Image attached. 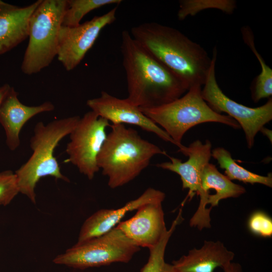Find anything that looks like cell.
<instances>
[{
    "label": "cell",
    "mask_w": 272,
    "mask_h": 272,
    "mask_svg": "<svg viewBox=\"0 0 272 272\" xmlns=\"http://www.w3.org/2000/svg\"><path fill=\"white\" fill-rule=\"evenodd\" d=\"M80 117L73 116L57 119L45 124L37 122L30 140L32 154L28 160L15 172L20 193L26 195L35 204V188L40 179L51 176L69 182L63 175L54 156L55 148L59 142L69 135L78 123Z\"/></svg>",
    "instance_id": "cell-4"
},
{
    "label": "cell",
    "mask_w": 272,
    "mask_h": 272,
    "mask_svg": "<svg viewBox=\"0 0 272 272\" xmlns=\"http://www.w3.org/2000/svg\"><path fill=\"white\" fill-rule=\"evenodd\" d=\"M18 96V92L11 87L0 104V124L5 130L6 145L12 151L19 148L20 132L28 120L39 113L54 109L50 101L37 106L25 105Z\"/></svg>",
    "instance_id": "cell-15"
},
{
    "label": "cell",
    "mask_w": 272,
    "mask_h": 272,
    "mask_svg": "<svg viewBox=\"0 0 272 272\" xmlns=\"http://www.w3.org/2000/svg\"><path fill=\"white\" fill-rule=\"evenodd\" d=\"M217 49L213 48L212 62L201 95L215 112L226 113L240 125L245 134L247 147L251 149L255 137L260 129L272 119V98L259 107L252 108L240 104L225 95L220 88L216 78L215 65Z\"/></svg>",
    "instance_id": "cell-8"
},
{
    "label": "cell",
    "mask_w": 272,
    "mask_h": 272,
    "mask_svg": "<svg viewBox=\"0 0 272 272\" xmlns=\"http://www.w3.org/2000/svg\"><path fill=\"white\" fill-rule=\"evenodd\" d=\"M260 132H261L264 135H265L266 137H267V138L269 139V141H270V142L271 143V141H272V132H271V130L267 128H265L264 126H263V127H262L260 131Z\"/></svg>",
    "instance_id": "cell-28"
},
{
    "label": "cell",
    "mask_w": 272,
    "mask_h": 272,
    "mask_svg": "<svg viewBox=\"0 0 272 272\" xmlns=\"http://www.w3.org/2000/svg\"><path fill=\"white\" fill-rule=\"evenodd\" d=\"M222 269L224 272H244L242 266L240 263L232 261Z\"/></svg>",
    "instance_id": "cell-26"
},
{
    "label": "cell",
    "mask_w": 272,
    "mask_h": 272,
    "mask_svg": "<svg viewBox=\"0 0 272 272\" xmlns=\"http://www.w3.org/2000/svg\"><path fill=\"white\" fill-rule=\"evenodd\" d=\"M41 1L20 7L0 0V55L28 37L30 17Z\"/></svg>",
    "instance_id": "cell-16"
},
{
    "label": "cell",
    "mask_w": 272,
    "mask_h": 272,
    "mask_svg": "<svg viewBox=\"0 0 272 272\" xmlns=\"http://www.w3.org/2000/svg\"><path fill=\"white\" fill-rule=\"evenodd\" d=\"M140 109L169 135L184 155L187 147L181 144L182 138L188 130L196 125L213 122L234 129L240 127L232 117L218 113L210 107L202 97L201 86L199 85L191 87L185 94L170 103Z\"/></svg>",
    "instance_id": "cell-5"
},
{
    "label": "cell",
    "mask_w": 272,
    "mask_h": 272,
    "mask_svg": "<svg viewBox=\"0 0 272 272\" xmlns=\"http://www.w3.org/2000/svg\"><path fill=\"white\" fill-rule=\"evenodd\" d=\"M111 129L97 157V165L108 178L112 189L136 178L157 154L167 156L156 145L143 139L137 130L122 124H112Z\"/></svg>",
    "instance_id": "cell-3"
},
{
    "label": "cell",
    "mask_w": 272,
    "mask_h": 272,
    "mask_svg": "<svg viewBox=\"0 0 272 272\" xmlns=\"http://www.w3.org/2000/svg\"><path fill=\"white\" fill-rule=\"evenodd\" d=\"M179 6L177 17L179 20H183L205 9H218L231 14L236 8V2L234 0H180Z\"/></svg>",
    "instance_id": "cell-23"
},
{
    "label": "cell",
    "mask_w": 272,
    "mask_h": 272,
    "mask_svg": "<svg viewBox=\"0 0 272 272\" xmlns=\"http://www.w3.org/2000/svg\"><path fill=\"white\" fill-rule=\"evenodd\" d=\"M121 0H67L62 26L75 27L81 23L83 17L91 11L103 6L119 4Z\"/></svg>",
    "instance_id": "cell-22"
},
{
    "label": "cell",
    "mask_w": 272,
    "mask_h": 272,
    "mask_svg": "<svg viewBox=\"0 0 272 272\" xmlns=\"http://www.w3.org/2000/svg\"><path fill=\"white\" fill-rule=\"evenodd\" d=\"M11 87L8 84H5L0 87V104Z\"/></svg>",
    "instance_id": "cell-27"
},
{
    "label": "cell",
    "mask_w": 272,
    "mask_h": 272,
    "mask_svg": "<svg viewBox=\"0 0 272 272\" xmlns=\"http://www.w3.org/2000/svg\"><path fill=\"white\" fill-rule=\"evenodd\" d=\"M67 0H41L29 21V41L21 64L27 75L40 72L57 56L58 35Z\"/></svg>",
    "instance_id": "cell-6"
},
{
    "label": "cell",
    "mask_w": 272,
    "mask_h": 272,
    "mask_svg": "<svg viewBox=\"0 0 272 272\" xmlns=\"http://www.w3.org/2000/svg\"><path fill=\"white\" fill-rule=\"evenodd\" d=\"M247 227L253 234L263 237L271 238L272 236V219L265 212L256 211L249 216Z\"/></svg>",
    "instance_id": "cell-24"
},
{
    "label": "cell",
    "mask_w": 272,
    "mask_h": 272,
    "mask_svg": "<svg viewBox=\"0 0 272 272\" xmlns=\"http://www.w3.org/2000/svg\"><path fill=\"white\" fill-rule=\"evenodd\" d=\"M130 34L189 89L203 85L212 62L207 51L179 30L157 22L132 27Z\"/></svg>",
    "instance_id": "cell-1"
},
{
    "label": "cell",
    "mask_w": 272,
    "mask_h": 272,
    "mask_svg": "<svg viewBox=\"0 0 272 272\" xmlns=\"http://www.w3.org/2000/svg\"><path fill=\"white\" fill-rule=\"evenodd\" d=\"M212 156L217 160L220 167L225 170V175L231 180H237L245 183L261 184L272 187V173L263 176L253 173L238 165L230 152L223 147L212 150Z\"/></svg>",
    "instance_id": "cell-20"
},
{
    "label": "cell",
    "mask_w": 272,
    "mask_h": 272,
    "mask_svg": "<svg viewBox=\"0 0 272 272\" xmlns=\"http://www.w3.org/2000/svg\"><path fill=\"white\" fill-rule=\"evenodd\" d=\"M165 194L153 188H147L139 197L116 209H101L88 218L83 223L78 243L101 236L115 227L129 212L149 202H163Z\"/></svg>",
    "instance_id": "cell-14"
},
{
    "label": "cell",
    "mask_w": 272,
    "mask_h": 272,
    "mask_svg": "<svg viewBox=\"0 0 272 272\" xmlns=\"http://www.w3.org/2000/svg\"><path fill=\"white\" fill-rule=\"evenodd\" d=\"M244 42L249 47L256 56L261 67V72L253 80L250 85L252 101L259 102L264 98H269L272 95V70L265 63L257 51L254 43V36L250 27L244 26L241 29Z\"/></svg>",
    "instance_id": "cell-19"
},
{
    "label": "cell",
    "mask_w": 272,
    "mask_h": 272,
    "mask_svg": "<svg viewBox=\"0 0 272 272\" xmlns=\"http://www.w3.org/2000/svg\"><path fill=\"white\" fill-rule=\"evenodd\" d=\"M162 203L155 201L141 206L133 216L116 226L139 247L155 246L167 231Z\"/></svg>",
    "instance_id": "cell-13"
},
{
    "label": "cell",
    "mask_w": 272,
    "mask_h": 272,
    "mask_svg": "<svg viewBox=\"0 0 272 272\" xmlns=\"http://www.w3.org/2000/svg\"><path fill=\"white\" fill-rule=\"evenodd\" d=\"M120 50L127 98L134 105L143 108L160 106L188 91L184 83L139 44L127 30L122 32Z\"/></svg>",
    "instance_id": "cell-2"
},
{
    "label": "cell",
    "mask_w": 272,
    "mask_h": 272,
    "mask_svg": "<svg viewBox=\"0 0 272 272\" xmlns=\"http://www.w3.org/2000/svg\"><path fill=\"white\" fill-rule=\"evenodd\" d=\"M87 105L91 111L111 122L112 124L136 125L145 131L155 133L164 141L176 145L174 141L162 128L127 98H118L103 91L99 97L88 100Z\"/></svg>",
    "instance_id": "cell-12"
},
{
    "label": "cell",
    "mask_w": 272,
    "mask_h": 272,
    "mask_svg": "<svg viewBox=\"0 0 272 272\" xmlns=\"http://www.w3.org/2000/svg\"><path fill=\"white\" fill-rule=\"evenodd\" d=\"M234 256L222 242L206 240L200 248L190 250L172 264L176 272H214L232 262Z\"/></svg>",
    "instance_id": "cell-17"
},
{
    "label": "cell",
    "mask_w": 272,
    "mask_h": 272,
    "mask_svg": "<svg viewBox=\"0 0 272 272\" xmlns=\"http://www.w3.org/2000/svg\"><path fill=\"white\" fill-rule=\"evenodd\" d=\"M20 193L17 178L12 170L0 172V206L9 205Z\"/></svg>",
    "instance_id": "cell-25"
},
{
    "label": "cell",
    "mask_w": 272,
    "mask_h": 272,
    "mask_svg": "<svg viewBox=\"0 0 272 272\" xmlns=\"http://www.w3.org/2000/svg\"><path fill=\"white\" fill-rule=\"evenodd\" d=\"M188 159L183 162L181 159L167 156L170 161L158 163V168L177 173L180 177L182 189H188L186 198L191 199L196 194L199 196L197 209L189 221V225L202 230L211 227L210 212L212 209L207 208L209 194L206 193L202 189L201 177L205 166L209 163L212 157V144L207 140L205 143L197 140L192 143L184 154Z\"/></svg>",
    "instance_id": "cell-9"
},
{
    "label": "cell",
    "mask_w": 272,
    "mask_h": 272,
    "mask_svg": "<svg viewBox=\"0 0 272 272\" xmlns=\"http://www.w3.org/2000/svg\"><path fill=\"white\" fill-rule=\"evenodd\" d=\"M182 220V209H180L170 228L167 230L158 244L149 249V259L147 262L141 268L140 272H176L172 264L165 261V252L169 239L177 226Z\"/></svg>",
    "instance_id": "cell-21"
},
{
    "label": "cell",
    "mask_w": 272,
    "mask_h": 272,
    "mask_svg": "<svg viewBox=\"0 0 272 272\" xmlns=\"http://www.w3.org/2000/svg\"><path fill=\"white\" fill-rule=\"evenodd\" d=\"M201 184L206 193L209 194L210 189L215 191V194L209 195L208 205H211V208L218 206L222 199L238 197L246 192L243 186L233 182L220 172L215 165L210 163L203 170Z\"/></svg>",
    "instance_id": "cell-18"
},
{
    "label": "cell",
    "mask_w": 272,
    "mask_h": 272,
    "mask_svg": "<svg viewBox=\"0 0 272 272\" xmlns=\"http://www.w3.org/2000/svg\"><path fill=\"white\" fill-rule=\"evenodd\" d=\"M117 7L75 27L61 26L57 57L67 71L76 68L92 47L101 31L116 19Z\"/></svg>",
    "instance_id": "cell-11"
},
{
    "label": "cell",
    "mask_w": 272,
    "mask_h": 272,
    "mask_svg": "<svg viewBox=\"0 0 272 272\" xmlns=\"http://www.w3.org/2000/svg\"><path fill=\"white\" fill-rule=\"evenodd\" d=\"M140 250L116 226L109 232L82 243H77L53 260L56 264L85 269L127 263Z\"/></svg>",
    "instance_id": "cell-7"
},
{
    "label": "cell",
    "mask_w": 272,
    "mask_h": 272,
    "mask_svg": "<svg viewBox=\"0 0 272 272\" xmlns=\"http://www.w3.org/2000/svg\"><path fill=\"white\" fill-rule=\"evenodd\" d=\"M111 126L107 119L90 111L81 117L70 135L66 146V161L75 166L89 180L99 168L97 157L106 140V129Z\"/></svg>",
    "instance_id": "cell-10"
}]
</instances>
